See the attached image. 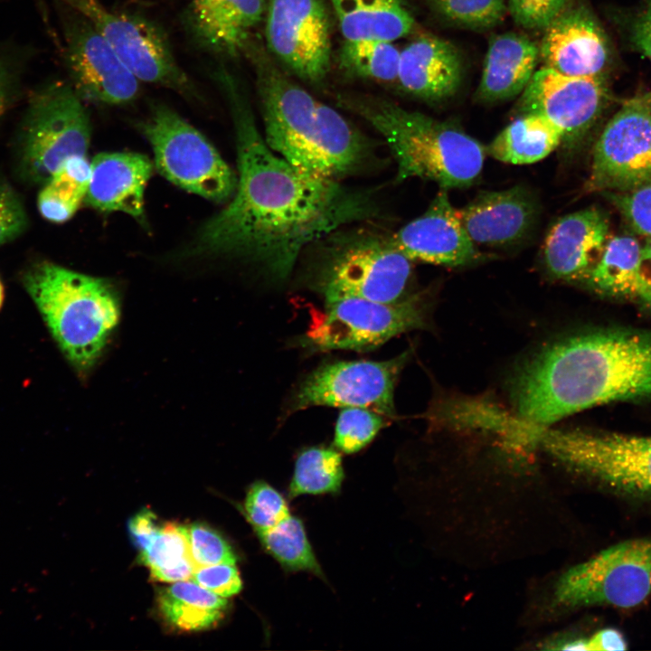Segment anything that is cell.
Masks as SVG:
<instances>
[{"label": "cell", "mask_w": 651, "mask_h": 651, "mask_svg": "<svg viewBox=\"0 0 651 651\" xmlns=\"http://www.w3.org/2000/svg\"><path fill=\"white\" fill-rule=\"evenodd\" d=\"M215 80L231 109L239 177L229 203L199 229L189 253L244 260L283 280L318 239L381 215L371 190L309 175L272 151L237 80L222 70Z\"/></svg>", "instance_id": "6da1fadb"}, {"label": "cell", "mask_w": 651, "mask_h": 651, "mask_svg": "<svg viewBox=\"0 0 651 651\" xmlns=\"http://www.w3.org/2000/svg\"><path fill=\"white\" fill-rule=\"evenodd\" d=\"M518 418L549 426L612 401L651 398V330L611 327L566 336L514 373Z\"/></svg>", "instance_id": "7a4b0ae2"}, {"label": "cell", "mask_w": 651, "mask_h": 651, "mask_svg": "<svg viewBox=\"0 0 651 651\" xmlns=\"http://www.w3.org/2000/svg\"><path fill=\"white\" fill-rule=\"evenodd\" d=\"M249 51L268 146L296 168L317 177L339 181L361 171L373 155L369 139L261 52Z\"/></svg>", "instance_id": "3957f363"}, {"label": "cell", "mask_w": 651, "mask_h": 651, "mask_svg": "<svg viewBox=\"0 0 651 651\" xmlns=\"http://www.w3.org/2000/svg\"><path fill=\"white\" fill-rule=\"evenodd\" d=\"M338 102L382 136L397 181L418 177L448 190L469 186L480 175L486 147L457 126L370 95H339Z\"/></svg>", "instance_id": "277c9868"}, {"label": "cell", "mask_w": 651, "mask_h": 651, "mask_svg": "<svg viewBox=\"0 0 651 651\" xmlns=\"http://www.w3.org/2000/svg\"><path fill=\"white\" fill-rule=\"evenodd\" d=\"M22 281L66 359L80 373L91 370L120 319L112 285L50 261L33 264Z\"/></svg>", "instance_id": "5b68a950"}, {"label": "cell", "mask_w": 651, "mask_h": 651, "mask_svg": "<svg viewBox=\"0 0 651 651\" xmlns=\"http://www.w3.org/2000/svg\"><path fill=\"white\" fill-rule=\"evenodd\" d=\"M302 255L315 288L326 299L356 297L393 303L409 294L413 261L392 235L335 230L311 244Z\"/></svg>", "instance_id": "8992f818"}, {"label": "cell", "mask_w": 651, "mask_h": 651, "mask_svg": "<svg viewBox=\"0 0 651 651\" xmlns=\"http://www.w3.org/2000/svg\"><path fill=\"white\" fill-rule=\"evenodd\" d=\"M518 433L524 445L541 447L615 494L651 499V436L551 429L524 420Z\"/></svg>", "instance_id": "52a82bcc"}, {"label": "cell", "mask_w": 651, "mask_h": 651, "mask_svg": "<svg viewBox=\"0 0 651 651\" xmlns=\"http://www.w3.org/2000/svg\"><path fill=\"white\" fill-rule=\"evenodd\" d=\"M90 133V116L71 84L45 83L30 96L16 132V174L41 186L65 160L86 156Z\"/></svg>", "instance_id": "ba28073f"}, {"label": "cell", "mask_w": 651, "mask_h": 651, "mask_svg": "<svg viewBox=\"0 0 651 651\" xmlns=\"http://www.w3.org/2000/svg\"><path fill=\"white\" fill-rule=\"evenodd\" d=\"M142 131L158 171L175 185L214 203L234 194L237 177L212 144L178 113L153 105Z\"/></svg>", "instance_id": "9c48e42d"}, {"label": "cell", "mask_w": 651, "mask_h": 651, "mask_svg": "<svg viewBox=\"0 0 651 651\" xmlns=\"http://www.w3.org/2000/svg\"><path fill=\"white\" fill-rule=\"evenodd\" d=\"M429 315V302L420 293L393 303L356 297L326 299L305 342L316 351H369L401 334L427 328Z\"/></svg>", "instance_id": "30bf717a"}, {"label": "cell", "mask_w": 651, "mask_h": 651, "mask_svg": "<svg viewBox=\"0 0 651 651\" xmlns=\"http://www.w3.org/2000/svg\"><path fill=\"white\" fill-rule=\"evenodd\" d=\"M83 14L140 82L197 99V89L176 61L160 26L137 14L110 8L101 0H58Z\"/></svg>", "instance_id": "8fae6325"}, {"label": "cell", "mask_w": 651, "mask_h": 651, "mask_svg": "<svg viewBox=\"0 0 651 651\" xmlns=\"http://www.w3.org/2000/svg\"><path fill=\"white\" fill-rule=\"evenodd\" d=\"M651 594V537L614 544L559 579L555 599L566 607L633 608Z\"/></svg>", "instance_id": "7c38bea8"}, {"label": "cell", "mask_w": 651, "mask_h": 651, "mask_svg": "<svg viewBox=\"0 0 651 651\" xmlns=\"http://www.w3.org/2000/svg\"><path fill=\"white\" fill-rule=\"evenodd\" d=\"M651 182V91L625 100L597 139L586 188L627 192Z\"/></svg>", "instance_id": "4fadbf2b"}, {"label": "cell", "mask_w": 651, "mask_h": 651, "mask_svg": "<svg viewBox=\"0 0 651 651\" xmlns=\"http://www.w3.org/2000/svg\"><path fill=\"white\" fill-rule=\"evenodd\" d=\"M58 2L62 7L63 60L77 93L83 100L106 105L134 100L140 90L138 79L83 14Z\"/></svg>", "instance_id": "5bb4252c"}, {"label": "cell", "mask_w": 651, "mask_h": 651, "mask_svg": "<svg viewBox=\"0 0 651 651\" xmlns=\"http://www.w3.org/2000/svg\"><path fill=\"white\" fill-rule=\"evenodd\" d=\"M409 353L387 361H347L325 364L299 386L292 411L312 406L358 407L395 416L394 388Z\"/></svg>", "instance_id": "9a60e30c"}, {"label": "cell", "mask_w": 651, "mask_h": 651, "mask_svg": "<svg viewBox=\"0 0 651 651\" xmlns=\"http://www.w3.org/2000/svg\"><path fill=\"white\" fill-rule=\"evenodd\" d=\"M265 39L269 52L297 77L318 84L331 65V25L323 0H269Z\"/></svg>", "instance_id": "2e32d148"}, {"label": "cell", "mask_w": 651, "mask_h": 651, "mask_svg": "<svg viewBox=\"0 0 651 651\" xmlns=\"http://www.w3.org/2000/svg\"><path fill=\"white\" fill-rule=\"evenodd\" d=\"M609 99L606 78L568 76L542 66L522 92L518 108L551 119L564 134L562 145L571 147L593 127Z\"/></svg>", "instance_id": "e0dca14e"}, {"label": "cell", "mask_w": 651, "mask_h": 651, "mask_svg": "<svg viewBox=\"0 0 651 651\" xmlns=\"http://www.w3.org/2000/svg\"><path fill=\"white\" fill-rule=\"evenodd\" d=\"M538 45L543 66L564 75L606 78L612 65L608 35L584 5L568 4L543 30Z\"/></svg>", "instance_id": "ac0fdd59"}, {"label": "cell", "mask_w": 651, "mask_h": 651, "mask_svg": "<svg viewBox=\"0 0 651 651\" xmlns=\"http://www.w3.org/2000/svg\"><path fill=\"white\" fill-rule=\"evenodd\" d=\"M392 239L413 262L459 267L479 257L444 188L423 214L401 227Z\"/></svg>", "instance_id": "d6986e66"}, {"label": "cell", "mask_w": 651, "mask_h": 651, "mask_svg": "<svg viewBox=\"0 0 651 651\" xmlns=\"http://www.w3.org/2000/svg\"><path fill=\"white\" fill-rule=\"evenodd\" d=\"M609 237V219L599 208L590 207L564 215L545 236L542 245L545 268L557 279L584 283Z\"/></svg>", "instance_id": "ffe728a7"}, {"label": "cell", "mask_w": 651, "mask_h": 651, "mask_svg": "<svg viewBox=\"0 0 651 651\" xmlns=\"http://www.w3.org/2000/svg\"><path fill=\"white\" fill-rule=\"evenodd\" d=\"M461 224L476 245L503 247L525 239L534 227L538 206L521 185L483 192L458 210Z\"/></svg>", "instance_id": "44dd1931"}, {"label": "cell", "mask_w": 651, "mask_h": 651, "mask_svg": "<svg viewBox=\"0 0 651 651\" xmlns=\"http://www.w3.org/2000/svg\"><path fill=\"white\" fill-rule=\"evenodd\" d=\"M463 68L460 52L452 43L423 35L401 51L397 81L413 97L438 102L457 93Z\"/></svg>", "instance_id": "7402d4cb"}, {"label": "cell", "mask_w": 651, "mask_h": 651, "mask_svg": "<svg viewBox=\"0 0 651 651\" xmlns=\"http://www.w3.org/2000/svg\"><path fill=\"white\" fill-rule=\"evenodd\" d=\"M265 13V0H191L186 22L203 48L237 56L249 50L252 31Z\"/></svg>", "instance_id": "603a6c76"}, {"label": "cell", "mask_w": 651, "mask_h": 651, "mask_svg": "<svg viewBox=\"0 0 651 651\" xmlns=\"http://www.w3.org/2000/svg\"><path fill=\"white\" fill-rule=\"evenodd\" d=\"M153 164L142 154L100 153L90 162V178L84 202L103 212L144 216V194Z\"/></svg>", "instance_id": "cb8c5ba5"}, {"label": "cell", "mask_w": 651, "mask_h": 651, "mask_svg": "<svg viewBox=\"0 0 651 651\" xmlns=\"http://www.w3.org/2000/svg\"><path fill=\"white\" fill-rule=\"evenodd\" d=\"M539 59V45L525 35L509 32L495 36L485 56L477 100L494 103L522 94Z\"/></svg>", "instance_id": "d4e9b609"}, {"label": "cell", "mask_w": 651, "mask_h": 651, "mask_svg": "<svg viewBox=\"0 0 651 651\" xmlns=\"http://www.w3.org/2000/svg\"><path fill=\"white\" fill-rule=\"evenodd\" d=\"M344 41L393 42L413 30L403 0H329Z\"/></svg>", "instance_id": "484cf974"}, {"label": "cell", "mask_w": 651, "mask_h": 651, "mask_svg": "<svg viewBox=\"0 0 651 651\" xmlns=\"http://www.w3.org/2000/svg\"><path fill=\"white\" fill-rule=\"evenodd\" d=\"M562 130L548 118L524 113L486 147L495 159L512 165L536 163L562 145Z\"/></svg>", "instance_id": "4316f807"}, {"label": "cell", "mask_w": 651, "mask_h": 651, "mask_svg": "<svg viewBox=\"0 0 651 651\" xmlns=\"http://www.w3.org/2000/svg\"><path fill=\"white\" fill-rule=\"evenodd\" d=\"M228 601L193 580L175 581L157 594L162 618L175 629L198 631L212 627L225 616Z\"/></svg>", "instance_id": "83f0119b"}, {"label": "cell", "mask_w": 651, "mask_h": 651, "mask_svg": "<svg viewBox=\"0 0 651 651\" xmlns=\"http://www.w3.org/2000/svg\"><path fill=\"white\" fill-rule=\"evenodd\" d=\"M642 245L632 236L609 237L584 281L595 293L636 301Z\"/></svg>", "instance_id": "f1b7e54d"}, {"label": "cell", "mask_w": 651, "mask_h": 651, "mask_svg": "<svg viewBox=\"0 0 651 651\" xmlns=\"http://www.w3.org/2000/svg\"><path fill=\"white\" fill-rule=\"evenodd\" d=\"M90 178V162L86 156L65 160L41 185L37 208L42 218L53 223L71 219L84 202Z\"/></svg>", "instance_id": "f546056e"}, {"label": "cell", "mask_w": 651, "mask_h": 651, "mask_svg": "<svg viewBox=\"0 0 651 651\" xmlns=\"http://www.w3.org/2000/svg\"><path fill=\"white\" fill-rule=\"evenodd\" d=\"M255 533L268 554L285 570L306 571L325 578L303 522L290 511L270 521Z\"/></svg>", "instance_id": "4dcf8cb0"}, {"label": "cell", "mask_w": 651, "mask_h": 651, "mask_svg": "<svg viewBox=\"0 0 651 651\" xmlns=\"http://www.w3.org/2000/svg\"><path fill=\"white\" fill-rule=\"evenodd\" d=\"M138 561L149 568L153 579L164 582L191 580L196 567L192 559L187 528L168 523L144 551Z\"/></svg>", "instance_id": "1f68e13d"}, {"label": "cell", "mask_w": 651, "mask_h": 651, "mask_svg": "<svg viewBox=\"0 0 651 651\" xmlns=\"http://www.w3.org/2000/svg\"><path fill=\"white\" fill-rule=\"evenodd\" d=\"M344 478L341 454L326 447H310L297 457L288 496L336 494Z\"/></svg>", "instance_id": "d6a6232c"}, {"label": "cell", "mask_w": 651, "mask_h": 651, "mask_svg": "<svg viewBox=\"0 0 651 651\" xmlns=\"http://www.w3.org/2000/svg\"><path fill=\"white\" fill-rule=\"evenodd\" d=\"M401 51L392 42L344 41L339 65L346 73L374 80H397Z\"/></svg>", "instance_id": "836d02e7"}, {"label": "cell", "mask_w": 651, "mask_h": 651, "mask_svg": "<svg viewBox=\"0 0 651 651\" xmlns=\"http://www.w3.org/2000/svg\"><path fill=\"white\" fill-rule=\"evenodd\" d=\"M433 10L457 25L486 30L504 20L507 12L505 0H428Z\"/></svg>", "instance_id": "e575fe53"}, {"label": "cell", "mask_w": 651, "mask_h": 651, "mask_svg": "<svg viewBox=\"0 0 651 651\" xmlns=\"http://www.w3.org/2000/svg\"><path fill=\"white\" fill-rule=\"evenodd\" d=\"M382 416L363 408H343L335 425V447L345 454H353L361 450L375 438L384 426Z\"/></svg>", "instance_id": "d590c367"}, {"label": "cell", "mask_w": 651, "mask_h": 651, "mask_svg": "<svg viewBox=\"0 0 651 651\" xmlns=\"http://www.w3.org/2000/svg\"><path fill=\"white\" fill-rule=\"evenodd\" d=\"M192 559L197 568L219 563H236L230 543L214 529L193 524L187 527Z\"/></svg>", "instance_id": "8d00e7d4"}, {"label": "cell", "mask_w": 651, "mask_h": 651, "mask_svg": "<svg viewBox=\"0 0 651 651\" xmlns=\"http://www.w3.org/2000/svg\"><path fill=\"white\" fill-rule=\"evenodd\" d=\"M637 234L651 238V182L627 192L603 193Z\"/></svg>", "instance_id": "74e56055"}, {"label": "cell", "mask_w": 651, "mask_h": 651, "mask_svg": "<svg viewBox=\"0 0 651 651\" xmlns=\"http://www.w3.org/2000/svg\"><path fill=\"white\" fill-rule=\"evenodd\" d=\"M28 225L29 216L21 196L0 177V246L22 236Z\"/></svg>", "instance_id": "f35d334b"}, {"label": "cell", "mask_w": 651, "mask_h": 651, "mask_svg": "<svg viewBox=\"0 0 651 651\" xmlns=\"http://www.w3.org/2000/svg\"><path fill=\"white\" fill-rule=\"evenodd\" d=\"M568 4L569 0H509L507 11L519 26L543 31Z\"/></svg>", "instance_id": "ab89813d"}, {"label": "cell", "mask_w": 651, "mask_h": 651, "mask_svg": "<svg viewBox=\"0 0 651 651\" xmlns=\"http://www.w3.org/2000/svg\"><path fill=\"white\" fill-rule=\"evenodd\" d=\"M191 580L223 598L234 596L242 589L236 563L199 567L193 573Z\"/></svg>", "instance_id": "60d3db41"}, {"label": "cell", "mask_w": 651, "mask_h": 651, "mask_svg": "<svg viewBox=\"0 0 651 651\" xmlns=\"http://www.w3.org/2000/svg\"><path fill=\"white\" fill-rule=\"evenodd\" d=\"M623 28L630 46L651 62V0L624 15Z\"/></svg>", "instance_id": "b9f144b4"}, {"label": "cell", "mask_w": 651, "mask_h": 651, "mask_svg": "<svg viewBox=\"0 0 651 651\" xmlns=\"http://www.w3.org/2000/svg\"><path fill=\"white\" fill-rule=\"evenodd\" d=\"M128 529L134 543L141 552L152 543L158 534L161 526L158 524L157 518L152 511L143 509L130 519Z\"/></svg>", "instance_id": "7bdbcfd3"}, {"label": "cell", "mask_w": 651, "mask_h": 651, "mask_svg": "<svg viewBox=\"0 0 651 651\" xmlns=\"http://www.w3.org/2000/svg\"><path fill=\"white\" fill-rule=\"evenodd\" d=\"M645 309L651 311V238L642 245L638 287L636 301Z\"/></svg>", "instance_id": "ee69618b"}, {"label": "cell", "mask_w": 651, "mask_h": 651, "mask_svg": "<svg viewBox=\"0 0 651 651\" xmlns=\"http://www.w3.org/2000/svg\"><path fill=\"white\" fill-rule=\"evenodd\" d=\"M17 91V79L14 69L0 59V118L14 100Z\"/></svg>", "instance_id": "f6af8a7d"}, {"label": "cell", "mask_w": 651, "mask_h": 651, "mask_svg": "<svg viewBox=\"0 0 651 651\" xmlns=\"http://www.w3.org/2000/svg\"><path fill=\"white\" fill-rule=\"evenodd\" d=\"M588 641V651L593 650H625L627 642L622 634L614 628L598 631Z\"/></svg>", "instance_id": "bcb514c9"}, {"label": "cell", "mask_w": 651, "mask_h": 651, "mask_svg": "<svg viewBox=\"0 0 651 651\" xmlns=\"http://www.w3.org/2000/svg\"><path fill=\"white\" fill-rule=\"evenodd\" d=\"M554 649L561 650H587L588 651V641L587 639H574L571 641H565L558 644Z\"/></svg>", "instance_id": "7dc6e473"}, {"label": "cell", "mask_w": 651, "mask_h": 651, "mask_svg": "<svg viewBox=\"0 0 651 651\" xmlns=\"http://www.w3.org/2000/svg\"><path fill=\"white\" fill-rule=\"evenodd\" d=\"M3 300H4V287H3V284H2V282H1V280H0V308H1V306H2V304H3Z\"/></svg>", "instance_id": "c3c4849f"}]
</instances>
